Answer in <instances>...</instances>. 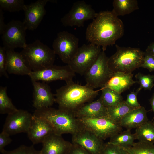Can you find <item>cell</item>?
Returning <instances> with one entry per match:
<instances>
[{
	"instance_id": "obj_1",
	"label": "cell",
	"mask_w": 154,
	"mask_h": 154,
	"mask_svg": "<svg viewBox=\"0 0 154 154\" xmlns=\"http://www.w3.org/2000/svg\"><path fill=\"white\" fill-rule=\"evenodd\" d=\"M122 21L112 11H101L88 26L86 39L90 44L102 46L104 51L108 46L114 44L123 35Z\"/></svg>"
},
{
	"instance_id": "obj_2",
	"label": "cell",
	"mask_w": 154,
	"mask_h": 154,
	"mask_svg": "<svg viewBox=\"0 0 154 154\" xmlns=\"http://www.w3.org/2000/svg\"><path fill=\"white\" fill-rule=\"evenodd\" d=\"M98 94V90L73 81L56 90L55 102L58 104V108L73 112Z\"/></svg>"
},
{
	"instance_id": "obj_3",
	"label": "cell",
	"mask_w": 154,
	"mask_h": 154,
	"mask_svg": "<svg viewBox=\"0 0 154 154\" xmlns=\"http://www.w3.org/2000/svg\"><path fill=\"white\" fill-rule=\"evenodd\" d=\"M33 115L45 119L52 125L55 133L72 135L82 128L73 112L51 107L35 109Z\"/></svg>"
},
{
	"instance_id": "obj_4",
	"label": "cell",
	"mask_w": 154,
	"mask_h": 154,
	"mask_svg": "<svg viewBox=\"0 0 154 154\" xmlns=\"http://www.w3.org/2000/svg\"><path fill=\"white\" fill-rule=\"evenodd\" d=\"M32 71L42 70L54 65L56 54L53 49L38 40L27 44L20 52Z\"/></svg>"
},
{
	"instance_id": "obj_5",
	"label": "cell",
	"mask_w": 154,
	"mask_h": 154,
	"mask_svg": "<svg viewBox=\"0 0 154 154\" xmlns=\"http://www.w3.org/2000/svg\"><path fill=\"white\" fill-rule=\"evenodd\" d=\"M116 52L108 58V64L114 72L132 73L141 67L145 52L136 48L120 47L116 44Z\"/></svg>"
},
{
	"instance_id": "obj_6",
	"label": "cell",
	"mask_w": 154,
	"mask_h": 154,
	"mask_svg": "<svg viewBox=\"0 0 154 154\" xmlns=\"http://www.w3.org/2000/svg\"><path fill=\"white\" fill-rule=\"evenodd\" d=\"M108 59L104 51H101L96 60L84 74L86 85L94 89L104 86L114 74L108 66Z\"/></svg>"
},
{
	"instance_id": "obj_7",
	"label": "cell",
	"mask_w": 154,
	"mask_h": 154,
	"mask_svg": "<svg viewBox=\"0 0 154 154\" xmlns=\"http://www.w3.org/2000/svg\"><path fill=\"white\" fill-rule=\"evenodd\" d=\"M82 127L91 131L103 140L122 131L119 123L108 117L78 118Z\"/></svg>"
},
{
	"instance_id": "obj_8",
	"label": "cell",
	"mask_w": 154,
	"mask_h": 154,
	"mask_svg": "<svg viewBox=\"0 0 154 154\" xmlns=\"http://www.w3.org/2000/svg\"><path fill=\"white\" fill-rule=\"evenodd\" d=\"M79 41L72 34L66 31L60 32L53 42V50L63 62L68 64L78 51Z\"/></svg>"
},
{
	"instance_id": "obj_9",
	"label": "cell",
	"mask_w": 154,
	"mask_h": 154,
	"mask_svg": "<svg viewBox=\"0 0 154 154\" xmlns=\"http://www.w3.org/2000/svg\"><path fill=\"white\" fill-rule=\"evenodd\" d=\"M101 51L100 46L90 43L83 44L79 48L68 65L75 73L84 75L96 60Z\"/></svg>"
},
{
	"instance_id": "obj_10",
	"label": "cell",
	"mask_w": 154,
	"mask_h": 154,
	"mask_svg": "<svg viewBox=\"0 0 154 154\" xmlns=\"http://www.w3.org/2000/svg\"><path fill=\"white\" fill-rule=\"evenodd\" d=\"M98 13L90 4L84 1L74 2L69 12L61 18V21L65 27H83L84 22L94 19Z\"/></svg>"
},
{
	"instance_id": "obj_11",
	"label": "cell",
	"mask_w": 154,
	"mask_h": 154,
	"mask_svg": "<svg viewBox=\"0 0 154 154\" xmlns=\"http://www.w3.org/2000/svg\"><path fill=\"white\" fill-rule=\"evenodd\" d=\"M27 29L23 22L12 20L7 24L2 39L3 46L6 49L24 48L27 45L25 37Z\"/></svg>"
},
{
	"instance_id": "obj_12",
	"label": "cell",
	"mask_w": 154,
	"mask_h": 154,
	"mask_svg": "<svg viewBox=\"0 0 154 154\" xmlns=\"http://www.w3.org/2000/svg\"><path fill=\"white\" fill-rule=\"evenodd\" d=\"M75 73L70 66H60L53 65L42 70L32 71L29 76L31 80L44 82L63 80L66 83L73 81Z\"/></svg>"
},
{
	"instance_id": "obj_13",
	"label": "cell",
	"mask_w": 154,
	"mask_h": 154,
	"mask_svg": "<svg viewBox=\"0 0 154 154\" xmlns=\"http://www.w3.org/2000/svg\"><path fill=\"white\" fill-rule=\"evenodd\" d=\"M33 115L27 111L18 109L8 114L3 130L10 135L22 133H27Z\"/></svg>"
},
{
	"instance_id": "obj_14",
	"label": "cell",
	"mask_w": 154,
	"mask_h": 154,
	"mask_svg": "<svg viewBox=\"0 0 154 154\" xmlns=\"http://www.w3.org/2000/svg\"><path fill=\"white\" fill-rule=\"evenodd\" d=\"M56 0H38L25 5V18L23 22L27 29L33 31L38 27L46 13L45 6L48 2H55Z\"/></svg>"
},
{
	"instance_id": "obj_15",
	"label": "cell",
	"mask_w": 154,
	"mask_h": 154,
	"mask_svg": "<svg viewBox=\"0 0 154 154\" xmlns=\"http://www.w3.org/2000/svg\"><path fill=\"white\" fill-rule=\"evenodd\" d=\"M72 143L79 146L90 154H99L104 143L103 140L82 127L72 135Z\"/></svg>"
},
{
	"instance_id": "obj_16",
	"label": "cell",
	"mask_w": 154,
	"mask_h": 154,
	"mask_svg": "<svg viewBox=\"0 0 154 154\" xmlns=\"http://www.w3.org/2000/svg\"><path fill=\"white\" fill-rule=\"evenodd\" d=\"M33 86V106L35 109L50 107L55 102L50 86L45 82L31 80Z\"/></svg>"
},
{
	"instance_id": "obj_17",
	"label": "cell",
	"mask_w": 154,
	"mask_h": 154,
	"mask_svg": "<svg viewBox=\"0 0 154 154\" xmlns=\"http://www.w3.org/2000/svg\"><path fill=\"white\" fill-rule=\"evenodd\" d=\"M27 133L28 138L33 144L42 143L48 135L55 133L53 127L48 121L33 115Z\"/></svg>"
},
{
	"instance_id": "obj_18",
	"label": "cell",
	"mask_w": 154,
	"mask_h": 154,
	"mask_svg": "<svg viewBox=\"0 0 154 154\" xmlns=\"http://www.w3.org/2000/svg\"><path fill=\"white\" fill-rule=\"evenodd\" d=\"M42 143L40 154H65L72 144L54 133L47 136Z\"/></svg>"
},
{
	"instance_id": "obj_19",
	"label": "cell",
	"mask_w": 154,
	"mask_h": 154,
	"mask_svg": "<svg viewBox=\"0 0 154 154\" xmlns=\"http://www.w3.org/2000/svg\"><path fill=\"white\" fill-rule=\"evenodd\" d=\"M77 118H95L108 117L107 108L100 99L83 105L73 111Z\"/></svg>"
},
{
	"instance_id": "obj_20",
	"label": "cell",
	"mask_w": 154,
	"mask_h": 154,
	"mask_svg": "<svg viewBox=\"0 0 154 154\" xmlns=\"http://www.w3.org/2000/svg\"><path fill=\"white\" fill-rule=\"evenodd\" d=\"M7 71L9 74L28 75L32 71L26 65L20 53L14 50L6 49Z\"/></svg>"
},
{
	"instance_id": "obj_21",
	"label": "cell",
	"mask_w": 154,
	"mask_h": 154,
	"mask_svg": "<svg viewBox=\"0 0 154 154\" xmlns=\"http://www.w3.org/2000/svg\"><path fill=\"white\" fill-rule=\"evenodd\" d=\"M133 76L132 73L114 72L103 88H108L121 94L137 83Z\"/></svg>"
},
{
	"instance_id": "obj_22",
	"label": "cell",
	"mask_w": 154,
	"mask_h": 154,
	"mask_svg": "<svg viewBox=\"0 0 154 154\" xmlns=\"http://www.w3.org/2000/svg\"><path fill=\"white\" fill-rule=\"evenodd\" d=\"M147 112L145 108L141 106L127 113L122 118L119 123L127 129L136 128L149 121Z\"/></svg>"
},
{
	"instance_id": "obj_23",
	"label": "cell",
	"mask_w": 154,
	"mask_h": 154,
	"mask_svg": "<svg viewBox=\"0 0 154 154\" xmlns=\"http://www.w3.org/2000/svg\"><path fill=\"white\" fill-rule=\"evenodd\" d=\"M136 139L139 142L153 144L154 121H148L136 128L134 133Z\"/></svg>"
},
{
	"instance_id": "obj_24",
	"label": "cell",
	"mask_w": 154,
	"mask_h": 154,
	"mask_svg": "<svg viewBox=\"0 0 154 154\" xmlns=\"http://www.w3.org/2000/svg\"><path fill=\"white\" fill-rule=\"evenodd\" d=\"M112 4V12L117 17L129 14L139 9L136 0H114Z\"/></svg>"
},
{
	"instance_id": "obj_25",
	"label": "cell",
	"mask_w": 154,
	"mask_h": 154,
	"mask_svg": "<svg viewBox=\"0 0 154 154\" xmlns=\"http://www.w3.org/2000/svg\"><path fill=\"white\" fill-rule=\"evenodd\" d=\"M130 130L127 129L115 134L110 138L108 142L125 149L132 147L136 139L134 134H132Z\"/></svg>"
},
{
	"instance_id": "obj_26",
	"label": "cell",
	"mask_w": 154,
	"mask_h": 154,
	"mask_svg": "<svg viewBox=\"0 0 154 154\" xmlns=\"http://www.w3.org/2000/svg\"><path fill=\"white\" fill-rule=\"evenodd\" d=\"M107 108L108 117L118 122H119L122 118L127 113L136 108L129 106L124 100L116 105Z\"/></svg>"
},
{
	"instance_id": "obj_27",
	"label": "cell",
	"mask_w": 154,
	"mask_h": 154,
	"mask_svg": "<svg viewBox=\"0 0 154 154\" xmlns=\"http://www.w3.org/2000/svg\"><path fill=\"white\" fill-rule=\"evenodd\" d=\"M101 90L102 94L100 98L106 108L116 105L123 100L121 94L111 89L103 88Z\"/></svg>"
},
{
	"instance_id": "obj_28",
	"label": "cell",
	"mask_w": 154,
	"mask_h": 154,
	"mask_svg": "<svg viewBox=\"0 0 154 154\" xmlns=\"http://www.w3.org/2000/svg\"><path fill=\"white\" fill-rule=\"evenodd\" d=\"M7 87H0V113H12L18 110L12 103L7 94Z\"/></svg>"
},
{
	"instance_id": "obj_29",
	"label": "cell",
	"mask_w": 154,
	"mask_h": 154,
	"mask_svg": "<svg viewBox=\"0 0 154 154\" xmlns=\"http://www.w3.org/2000/svg\"><path fill=\"white\" fill-rule=\"evenodd\" d=\"M128 154H154V145L139 141L125 149Z\"/></svg>"
},
{
	"instance_id": "obj_30",
	"label": "cell",
	"mask_w": 154,
	"mask_h": 154,
	"mask_svg": "<svg viewBox=\"0 0 154 154\" xmlns=\"http://www.w3.org/2000/svg\"><path fill=\"white\" fill-rule=\"evenodd\" d=\"M25 5L23 0H0V8L10 12L23 10Z\"/></svg>"
},
{
	"instance_id": "obj_31",
	"label": "cell",
	"mask_w": 154,
	"mask_h": 154,
	"mask_svg": "<svg viewBox=\"0 0 154 154\" xmlns=\"http://www.w3.org/2000/svg\"><path fill=\"white\" fill-rule=\"evenodd\" d=\"M137 83L140 85L139 87L141 90L151 91L154 86V75L144 74L138 72L135 76Z\"/></svg>"
},
{
	"instance_id": "obj_32",
	"label": "cell",
	"mask_w": 154,
	"mask_h": 154,
	"mask_svg": "<svg viewBox=\"0 0 154 154\" xmlns=\"http://www.w3.org/2000/svg\"><path fill=\"white\" fill-rule=\"evenodd\" d=\"M99 154H128L126 149L108 142L104 143Z\"/></svg>"
},
{
	"instance_id": "obj_33",
	"label": "cell",
	"mask_w": 154,
	"mask_h": 154,
	"mask_svg": "<svg viewBox=\"0 0 154 154\" xmlns=\"http://www.w3.org/2000/svg\"><path fill=\"white\" fill-rule=\"evenodd\" d=\"M1 154H40V151L36 150L33 145H21L17 148L11 151L5 150Z\"/></svg>"
},
{
	"instance_id": "obj_34",
	"label": "cell",
	"mask_w": 154,
	"mask_h": 154,
	"mask_svg": "<svg viewBox=\"0 0 154 154\" xmlns=\"http://www.w3.org/2000/svg\"><path fill=\"white\" fill-rule=\"evenodd\" d=\"M6 49L4 47H0V76H4L8 78L7 71Z\"/></svg>"
},
{
	"instance_id": "obj_35",
	"label": "cell",
	"mask_w": 154,
	"mask_h": 154,
	"mask_svg": "<svg viewBox=\"0 0 154 154\" xmlns=\"http://www.w3.org/2000/svg\"><path fill=\"white\" fill-rule=\"evenodd\" d=\"M141 90L139 88L135 92H131L127 95L125 102L128 106L134 108H137L141 106L137 99V94Z\"/></svg>"
},
{
	"instance_id": "obj_36",
	"label": "cell",
	"mask_w": 154,
	"mask_h": 154,
	"mask_svg": "<svg viewBox=\"0 0 154 154\" xmlns=\"http://www.w3.org/2000/svg\"><path fill=\"white\" fill-rule=\"evenodd\" d=\"M141 67L147 69L150 72L154 71V56L145 52L143 63Z\"/></svg>"
},
{
	"instance_id": "obj_37",
	"label": "cell",
	"mask_w": 154,
	"mask_h": 154,
	"mask_svg": "<svg viewBox=\"0 0 154 154\" xmlns=\"http://www.w3.org/2000/svg\"><path fill=\"white\" fill-rule=\"evenodd\" d=\"M10 136L9 134L3 131L0 133V152L1 153L5 150V147L12 141Z\"/></svg>"
},
{
	"instance_id": "obj_38",
	"label": "cell",
	"mask_w": 154,
	"mask_h": 154,
	"mask_svg": "<svg viewBox=\"0 0 154 154\" xmlns=\"http://www.w3.org/2000/svg\"><path fill=\"white\" fill-rule=\"evenodd\" d=\"M65 154H90V153L76 145L72 144Z\"/></svg>"
},
{
	"instance_id": "obj_39",
	"label": "cell",
	"mask_w": 154,
	"mask_h": 154,
	"mask_svg": "<svg viewBox=\"0 0 154 154\" xmlns=\"http://www.w3.org/2000/svg\"><path fill=\"white\" fill-rule=\"evenodd\" d=\"M4 17L3 10L0 8V34L2 35L5 29L6 24L4 21Z\"/></svg>"
},
{
	"instance_id": "obj_40",
	"label": "cell",
	"mask_w": 154,
	"mask_h": 154,
	"mask_svg": "<svg viewBox=\"0 0 154 154\" xmlns=\"http://www.w3.org/2000/svg\"><path fill=\"white\" fill-rule=\"evenodd\" d=\"M145 52L154 56V42L151 43L148 46Z\"/></svg>"
},
{
	"instance_id": "obj_41",
	"label": "cell",
	"mask_w": 154,
	"mask_h": 154,
	"mask_svg": "<svg viewBox=\"0 0 154 154\" xmlns=\"http://www.w3.org/2000/svg\"><path fill=\"white\" fill-rule=\"evenodd\" d=\"M151 106L152 110L154 113V93L153 94L151 98L149 100Z\"/></svg>"
}]
</instances>
